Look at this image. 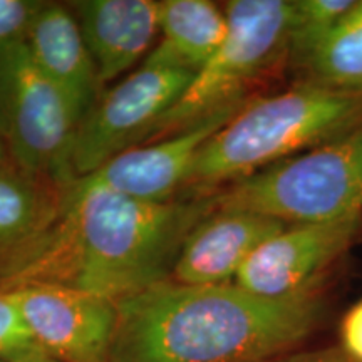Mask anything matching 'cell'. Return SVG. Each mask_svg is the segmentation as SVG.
I'll use <instances>...</instances> for the list:
<instances>
[{
    "label": "cell",
    "mask_w": 362,
    "mask_h": 362,
    "mask_svg": "<svg viewBox=\"0 0 362 362\" xmlns=\"http://www.w3.org/2000/svg\"><path fill=\"white\" fill-rule=\"evenodd\" d=\"M361 124L362 94L310 83L247 101L200 149L185 189L211 193Z\"/></svg>",
    "instance_id": "cell-3"
},
{
    "label": "cell",
    "mask_w": 362,
    "mask_h": 362,
    "mask_svg": "<svg viewBox=\"0 0 362 362\" xmlns=\"http://www.w3.org/2000/svg\"><path fill=\"white\" fill-rule=\"evenodd\" d=\"M285 226L252 211L215 208L185 240L171 280L183 285L233 284L253 250Z\"/></svg>",
    "instance_id": "cell-12"
},
{
    "label": "cell",
    "mask_w": 362,
    "mask_h": 362,
    "mask_svg": "<svg viewBox=\"0 0 362 362\" xmlns=\"http://www.w3.org/2000/svg\"><path fill=\"white\" fill-rule=\"evenodd\" d=\"M293 64L305 74L302 83L362 94V0Z\"/></svg>",
    "instance_id": "cell-16"
},
{
    "label": "cell",
    "mask_w": 362,
    "mask_h": 362,
    "mask_svg": "<svg viewBox=\"0 0 362 362\" xmlns=\"http://www.w3.org/2000/svg\"><path fill=\"white\" fill-rule=\"evenodd\" d=\"M225 7L210 0H160V42L146 61L197 74L226 37Z\"/></svg>",
    "instance_id": "cell-15"
},
{
    "label": "cell",
    "mask_w": 362,
    "mask_h": 362,
    "mask_svg": "<svg viewBox=\"0 0 362 362\" xmlns=\"http://www.w3.org/2000/svg\"><path fill=\"white\" fill-rule=\"evenodd\" d=\"M216 210L252 211L287 225L362 214V124L214 192Z\"/></svg>",
    "instance_id": "cell-4"
},
{
    "label": "cell",
    "mask_w": 362,
    "mask_h": 362,
    "mask_svg": "<svg viewBox=\"0 0 362 362\" xmlns=\"http://www.w3.org/2000/svg\"><path fill=\"white\" fill-rule=\"evenodd\" d=\"M339 351L352 362H362V298L342 317Z\"/></svg>",
    "instance_id": "cell-20"
},
{
    "label": "cell",
    "mask_w": 362,
    "mask_h": 362,
    "mask_svg": "<svg viewBox=\"0 0 362 362\" xmlns=\"http://www.w3.org/2000/svg\"><path fill=\"white\" fill-rule=\"evenodd\" d=\"M0 362H56V361H52V359H39V361H11V359H2V357H0Z\"/></svg>",
    "instance_id": "cell-23"
},
{
    "label": "cell",
    "mask_w": 362,
    "mask_h": 362,
    "mask_svg": "<svg viewBox=\"0 0 362 362\" xmlns=\"http://www.w3.org/2000/svg\"><path fill=\"white\" fill-rule=\"evenodd\" d=\"M11 165H16V163L12 161L11 155H8V149L6 146V143H4V139L0 138V170L6 168V166H11Z\"/></svg>",
    "instance_id": "cell-22"
},
{
    "label": "cell",
    "mask_w": 362,
    "mask_h": 362,
    "mask_svg": "<svg viewBox=\"0 0 362 362\" xmlns=\"http://www.w3.org/2000/svg\"><path fill=\"white\" fill-rule=\"evenodd\" d=\"M76 131L69 104L35 64L27 44L0 49V138L12 161L56 183H74Z\"/></svg>",
    "instance_id": "cell-6"
},
{
    "label": "cell",
    "mask_w": 362,
    "mask_h": 362,
    "mask_svg": "<svg viewBox=\"0 0 362 362\" xmlns=\"http://www.w3.org/2000/svg\"><path fill=\"white\" fill-rule=\"evenodd\" d=\"M44 4L40 0H0V49L25 42Z\"/></svg>",
    "instance_id": "cell-19"
},
{
    "label": "cell",
    "mask_w": 362,
    "mask_h": 362,
    "mask_svg": "<svg viewBox=\"0 0 362 362\" xmlns=\"http://www.w3.org/2000/svg\"><path fill=\"white\" fill-rule=\"evenodd\" d=\"M71 185L17 165L0 170V288L42 250L61 218Z\"/></svg>",
    "instance_id": "cell-11"
},
{
    "label": "cell",
    "mask_w": 362,
    "mask_h": 362,
    "mask_svg": "<svg viewBox=\"0 0 362 362\" xmlns=\"http://www.w3.org/2000/svg\"><path fill=\"white\" fill-rule=\"evenodd\" d=\"M225 12L228 19L225 40L141 144L160 141L247 101L245 90L253 81L287 52L293 0H232Z\"/></svg>",
    "instance_id": "cell-5"
},
{
    "label": "cell",
    "mask_w": 362,
    "mask_h": 362,
    "mask_svg": "<svg viewBox=\"0 0 362 362\" xmlns=\"http://www.w3.org/2000/svg\"><path fill=\"white\" fill-rule=\"evenodd\" d=\"M269 362H352L339 349H320L309 352H291Z\"/></svg>",
    "instance_id": "cell-21"
},
{
    "label": "cell",
    "mask_w": 362,
    "mask_h": 362,
    "mask_svg": "<svg viewBox=\"0 0 362 362\" xmlns=\"http://www.w3.org/2000/svg\"><path fill=\"white\" fill-rule=\"evenodd\" d=\"M211 211L214 192L155 203L76 180L42 250L0 291L61 285L117 304L171 279L185 240Z\"/></svg>",
    "instance_id": "cell-1"
},
{
    "label": "cell",
    "mask_w": 362,
    "mask_h": 362,
    "mask_svg": "<svg viewBox=\"0 0 362 362\" xmlns=\"http://www.w3.org/2000/svg\"><path fill=\"white\" fill-rule=\"evenodd\" d=\"M40 349L56 362H111L117 305L61 285L7 288Z\"/></svg>",
    "instance_id": "cell-9"
},
{
    "label": "cell",
    "mask_w": 362,
    "mask_h": 362,
    "mask_svg": "<svg viewBox=\"0 0 362 362\" xmlns=\"http://www.w3.org/2000/svg\"><path fill=\"white\" fill-rule=\"evenodd\" d=\"M116 305L111 362H269L300 346L324 309L319 292L267 298L171 279Z\"/></svg>",
    "instance_id": "cell-2"
},
{
    "label": "cell",
    "mask_w": 362,
    "mask_h": 362,
    "mask_svg": "<svg viewBox=\"0 0 362 362\" xmlns=\"http://www.w3.org/2000/svg\"><path fill=\"white\" fill-rule=\"evenodd\" d=\"M74 12L101 84L134 67L160 35V0H78Z\"/></svg>",
    "instance_id": "cell-13"
},
{
    "label": "cell",
    "mask_w": 362,
    "mask_h": 362,
    "mask_svg": "<svg viewBox=\"0 0 362 362\" xmlns=\"http://www.w3.org/2000/svg\"><path fill=\"white\" fill-rule=\"evenodd\" d=\"M194 72L144 59L138 69L104 90L76 131L71 166L76 180L143 143L158 119L178 101Z\"/></svg>",
    "instance_id": "cell-7"
},
{
    "label": "cell",
    "mask_w": 362,
    "mask_h": 362,
    "mask_svg": "<svg viewBox=\"0 0 362 362\" xmlns=\"http://www.w3.org/2000/svg\"><path fill=\"white\" fill-rule=\"evenodd\" d=\"M245 103L225 107L200 123L160 141L126 149L104 163L93 175L81 180L141 202L175 200L185 189L200 149L242 110Z\"/></svg>",
    "instance_id": "cell-10"
},
{
    "label": "cell",
    "mask_w": 362,
    "mask_h": 362,
    "mask_svg": "<svg viewBox=\"0 0 362 362\" xmlns=\"http://www.w3.org/2000/svg\"><path fill=\"white\" fill-rule=\"evenodd\" d=\"M361 233L362 214L325 223L288 225L253 250L233 284L267 298L317 293L324 275Z\"/></svg>",
    "instance_id": "cell-8"
},
{
    "label": "cell",
    "mask_w": 362,
    "mask_h": 362,
    "mask_svg": "<svg viewBox=\"0 0 362 362\" xmlns=\"http://www.w3.org/2000/svg\"><path fill=\"white\" fill-rule=\"evenodd\" d=\"M356 0H293L287 54L293 62L309 52L354 7Z\"/></svg>",
    "instance_id": "cell-17"
},
{
    "label": "cell",
    "mask_w": 362,
    "mask_h": 362,
    "mask_svg": "<svg viewBox=\"0 0 362 362\" xmlns=\"http://www.w3.org/2000/svg\"><path fill=\"white\" fill-rule=\"evenodd\" d=\"M27 49L42 74L69 104L78 126L101 96L98 67L74 12L67 4L45 2L35 17Z\"/></svg>",
    "instance_id": "cell-14"
},
{
    "label": "cell",
    "mask_w": 362,
    "mask_h": 362,
    "mask_svg": "<svg viewBox=\"0 0 362 362\" xmlns=\"http://www.w3.org/2000/svg\"><path fill=\"white\" fill-rule=\"evenodd\" d=\"M0 357L11 361L51 359L30 336L19 309L4 291H0Z\"/></svg>",
    "instance_id": "cell-18"
}]
</instances>
